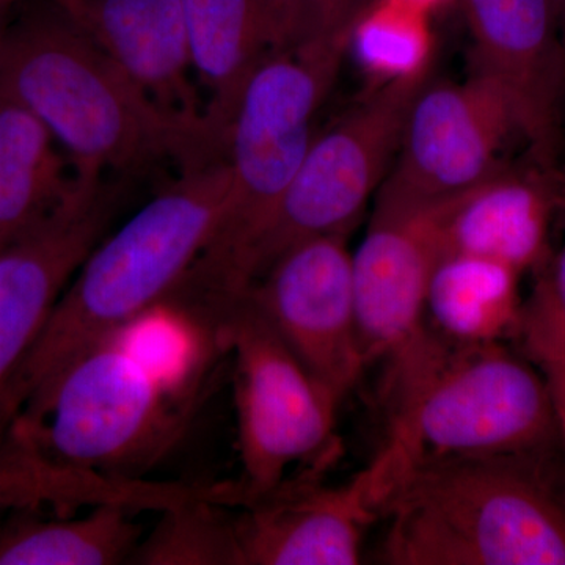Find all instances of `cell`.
Segmentation results:
<instances>
[{"instance_id": "6da1fadb", "label": "cell", "mask_w": 565, "mask_h": 565, "mask_svg": "<svg viewBox=\"0 0 565 565\" xmlns=\"http://www.w3.org/2000/svg\"><path fill=\"white\" fill-rule=\"evenodd\" d=\"M0 92L46 125L82 185L225 159L163 117L62 0H17L0 29Z\"/></svg>"}, {"instance_id": "7a4b0ae2", "label": "cell", "mask_w": 565, "mask_h": 565, "mask_svg": "<svg viewBox=\"0 0 565 565\" xmlns=\"http://www.w3.org/2000/svg\"><path fill=\"white\" fill-rule=\"evenodd\" d=\"M384 448L367 465L382 501L423 465L470 457L542 460L559 444L545 374L504 343H456L429 332L385 375Z\"/></svg>"}, {"instance_id": "3957f363", "label": "cell", "mask_w": 565, "mask_h": 565, "mask_svg": "<svg viewBox=\"0 0 565 565\" xmlns=\"http://www.w3.org/2000/svg\"><path fill=\"white\" fill-rule=\"evenodd\" d=\"M230 189L226 159L185 170L96 244L3 385L0 435L74 356L173 296L214 239Z\"/></svg>"}, {"instance_id": "277c9868", "label": "cell", "mask_w": 565, "mask_h": 565, "mask_svg": "<svg viewBox=\"0 0 565 565\" xmlns=\"http://www.w3.org/2000/svg\"><path fill=\"white\" fill-rule=\"evenodd\" d=\"M193 388L121 327L21 405L0 435V463L43 481L68 473L137 478L180 440Z\"/></svg>"}, {"instance_id": "5b68a950", "label": "cell", "mask_w": 565, "mask_h": 565, "mask_svg": "<svg viewBox=\"0 0 565 565\" xmlns=\"http://www.w3.org/2000/svg\"><path fill=\"white\" fill-rule=\"evenodd\" d=\"M351 31L275 51L245 82L226 132L228 206L181 282L185 299L222 305L252 288L256 252L310 148L316 114L332 90Z\"/></svg>"}, {"instance_id": "8992f818", "label": "cell", "mask_w": 565, "mask_h": 565, "mask_svg": "<svg viewBox=\"0 0 565 565\" xmlns=\"http://www.w3.org/2000/svg\"><path fill=\"white\" fill-rule=\"evenodd\" d=\"M541 463L470 457L415 468L382 501V563L565 565V503Z\"/></svg>"}, {"instance_id": "52a82bcc", "label": "cell", "mask_w": 565, "mask_h": 565, "mask_svg": "<svg viewBox=\"0 0 565 565\" xmlns=\"http://www.w3.org/2000/svg\"><path fill=\"white\" fill-rule=\"evenodd\" d=\"M218 330L234 355V403L243 479L233 508L274 492L296 463L329 457L341 399L319 382L248 296L234 300Z\"/></svg>"}, {"instance_id": "ba28073f", "label": "cell", "mask_w": 565, "mask_h": 565, "mask_svg": "<svg viewBox=\"0 0 565 565\" xmlns=\"http://www.w3.org/2000/svg\"><path fill=\"white\" fill-rule=\"evenodd\" d=\"M429 79L426 70L384 82L340 121L315 134L256 252L253 282L292 245L351 232L388 174L412 104Z\"/></svg>"}, {"instance_id": "9c48e42d", "label": "cell", "mask_w": 565, "mask_h": 565, "mask_svg": "<svg viewBox=\"0 0 565 565\" xmlns=\"http://www.w3.org/2000/svg\"><path fill=\"white\" fill-rule=\"evenodd\" d=\"M515 137L523 139L522 121L500 84L478 73L462 84L429 79L374 207L414 210L462 195L503 169L501 152Z\"/></svg>"}, {"instance_id": "30bf717a", "label": "cell", "mask_w": 565, "mask_h": 565, "mask_svg": "<svg viewBox=\"0 0 565 565\" xmlns=\"http://www.w3.org/2000/svg\"><path fill=\"white\" fill-rule=\"evenodd\" d=\"M348 236L323 234L292 245L248 289L294 355L341 401L366 371Z\"/></svg>"}, {"instance_id": "8fae6325", "label": "cell", "mask_w": 565, "mask_h": 565, "mask_svg": "<svg viewBox=\"0 0 565 565\" xmlns=\"http://www.w3.org/2000/svg\"><path fill=\"white\" fill-rule=\"evenodd\" d=\"M462 195L414 210L374 207L366 236L352 255L366 370L382 364L385 375L392 373L429 332L427 286L446 253L449 212Z\"/></svg>"}, {"instance_id": "7c38bea8", "label": "cell", "mask_w": 565, "mask_h": 565, "mask_svg": "<svg viewBox=\"0 0 565 565\" xmlns=\"http://www.w3.org/2000/svg\"><path fill=\"white\" fill-rule=\"evenodd\" d=\"M125 182L84 185L0 250V392L117 214Z\"/></svg>"}, {"instance_id": "4fadbf2b", "label": "cell", "mask_w": 565, "mask_h": 565, "mask_svg": "<svg viewBox=\"0 0 565 565\" xmlns=\"http://www.w3.org/2000/svg\"><path fill=\"white\" fill-rule=\"evenodd\" d=\"M475 41V73L508 92L527 154L559 169L565 51L553 0H465Z\"/></svg>"}, {"instance_id": "5bb4252c", "label": "cell", "mask_w": 565, "mask_h": 565, "mask_svg": "<svg viewBox=\"0 0 565 565\" xmlns=\"http://www.w3.org/2000/svg\"><path fill=\"white\" fill-rule=\"evenodd\" d=\"M236 516L241 565H356L381 516L366 468L348 484L282 482Z\"/></svg>"}, {"instance_id": "9a60e30c", "label": "cell", "mask_w": 565, "mask_h": 565, "mask_svg": "<svg viewBox=\"0 0 565 565\" xmlns=\"http://www.w3.org/2000/svg\"><path fill=\"white\" fill-rule=\"evenodd\" d=\"M163 117L226 154L206 125L181 0H62Z\"/></svg>"}, {"instance_id": "2e32d148", "label": "cell", "mask_w": 565, "mask_h": 565, "mask_svg": "<svg viewBox=\"0 0 565 565\" xmlns=\"http://www.w3.org/2000/svg\"><path fill=\"white\" fill-rule=\"evenodd\" d=\"M211 136L226 132L245 82L275 51L305 35L289 0H181Z\"/></svg>"}, {"instance_id": "e0dca14e", "label": "cell", "mask_w": 565, "mask_h": 565, "mask_svg": "<svg viewBox=\"0 0 565 565\" xmlns=\"http://www.w3.org/2000/svg\"><path fill=\"white\" fill-rule=\"evenodd\" d=\"M563 192L559 169L531 158L526 167L505 163L457 200L446 221V253L482 256L520 274L541 267Z\"/></svg>"}, {"instance_id": "ac0fdd59", "label": "cell", "mask_w": 565, "mask_h": 565, "mask_svg": "<svg viewBox=\"0 0 565 565\" xmlns=\"http://www.w3.org/2000/svg\"><path fill=\"white\" fill-rule=\"evenodd\" d=\"M76 169L50 129L0 92V244L14 239L79 193Z\"/></svg>"}, {"instance_id": "d6986e66", "label": "cell", "mask_w": 565, "mask_h": 565, "mask_svg": "<svg viewBox=\"0 0 565 565\" xmlns=\"http://www.w3.org/2000/svg\"><path fill=\"white\" fill-rule=\"evenodd\" d=\"M520 275L482 256L445 253L427 286V323L456 343L514 340L523 303Z\"/></svg>"}, {"instance_id": "ffe728a7", "label": "cell", "mask_w": 565, "mask_h": 565, "mask_svg": "<svg viewBox=\"0 0 565 565\" xmlns=\"http://www.w3.org/2000/svg\"><path fill=\"white\" fill-rule=\"evenodd\" d=\"M131 511L126 504L102 503L81 519L10 520L0 526V565L129 564L141 537Z\"/></svg>"}, {"instance_id": "44dd1931", "label": "cell", "mask_w": 565, "mask_h": 565, "mask_svg": "<svg viewBox=\"0 0 565 565\" xmlns=\"http://www.w3.org/2000/svg\"><path fill=\"white\" fill-rule=\"evenodd\" d=\"M212 498H193L162 511L150 537L140 541L129 564L241 565L236 516Z\"/></svg>"}, {"instance_id": "7402d4cb", "label": "cell", "mask_w": 565, "mask_h": 565, "mask_svg": "<svg viewBox=\"0 0 565 565\" xmlns=\"http://www.w3.org/2000/svg\"><path fill=\"white\" fill-rule=\"evenodd\" d=\"M426 14L404 3L384 0L353 21L349 43L363 68L384 82L429 70L430 33Z\"/></svg>"}, {"instance_id": "603a6c76", "label": "cell", "mask_w": 565, "mask_h": 565, "mask_svg": "<svg viewBox=\"0 0 565 565\" xmlns=\"http://www.w3.org/2000/svg\"><path fill=\"white\" fill-rule=\"evenodd\" d=\"M514 340L539 370L565 364V244L553 262L542 264Z\"/></svg>"}, {"instance_id": "cb8c5ba5", "label": "cell", "mask_w": 565, "mask_h": 565, "mask_svg": "<svg viewBox=\"0 0 565 565\" xmlns=\"http://www.w3.org/2000/svg\"><path fill=\"white\" fill-rule=\"evenodd\" d=\"M307 39L349 31L355 21L356 0H289Z\"/></svg>"}, {"instance_id": "d4e9b609", "label": "cell", "mask_w": 565, "mask_h": 565, "mask_svg": "<svg viewBox=\"0 0 565 565\" xmlns=\"http://www.w3.org/2000/svg\"><path fill=\"white\" fill-rule=\"evenodd\" d=\"M548 382L550 394H552L553 407H555L557 433L565 452V364L542 367Z\"/></svg>"}, {"instance_id": "484cf974", "label": "cell", "mask_w": 565, "mask_h": 565, "mask_svg": "<svg viewBox=\"0 0 565 565\" xmlns=\"http://www.w3.org/2000/svg\"><path fill=\"white\" fill-rule=\"evenodd\" d=\"M394 2L404 3V6L412 7V9L427 13V11L435 9V7H440L446 0H394Z\"/></svg>"}, {"instance_id": "4316f807", "label": "cell", "mask_w": 565, "mask_h": 565, "mask_svg": "<svg viewBox=\"0 0 565 565\" xmlns=\"http://www.w3.org/2000/svg\"><path fill=\"white\" fill-rule=\"evenodd\" d=\"M553 3H555L557 24H559L561 40L565 51V0H553Z\"/></svg>"}, {"instance_id": "83f0119b", "label": "cell", "mask_w": 565, "mask_h": 565, "mask_svg": "<svg viewBox=\"0 0 565 565\" xmlns=\"http://www.w3.org/2000/svg\"><path fill=\"white\" fill-rule=\"evenodd\" d=\"M17 0H0V29H2L3 22L9 17V11Z\"/></svg>"}, {"instance_id": "f1b7e54d", "label": "cell", "mask_w": 565, "mask_h": 565, "mask_svg": "<svg viewBox=\"0 0 565 565\" xmlns=\"http://www.w3.org/2000/svg\"><path fill=\"white\" fill-rule=\"evenodd\" d=\"M2 248H3V247H2V244H0V250H2Z\"/></svg>"}]
</instances>
